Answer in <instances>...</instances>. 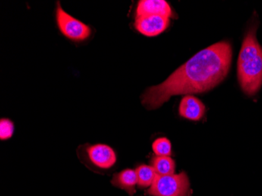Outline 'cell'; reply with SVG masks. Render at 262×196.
I'll list each match as a JSON object with an SVG mask.
<instances>
[{
	"mask_svg": "<svg viewBox=\"0 0 262 196\" xmlns=\"http://www.w3.org/2000/svg\"><path fill=\"white\" fill-rule=\"evenodd\" d=\"M14 133V124L11 121L2 119L0 121V138L1 140L10 139Z\"/></svg>",
	"mask_w": 262,
	"mask_h": 196,
	"instance_id": "13",
	"label": "cell"
},
{
	"mask_svg": "<svg viewBox=\"0 0 262 196\" xmlns=\"http://www.w3.org/2000/svg\"><path fill=\"white\" fill-rule=\"evenodd\" d=\"M135 172L138 178V185L140 188L151 187L157 177V173L152 166L147 165L138 166Z\"/></svg>",
	"mask_w": 262,
	"mask_h": 196,
	"instance_id": "11",
	"label": "cell"
},
{
	"mask_svg": "<svg viewBox=\"0 0 262 196\" xmlns=\"http://www.w3.org/2000/svg\"><path fill=\"white\" fill-rule=\"evenodd\" d=\"M112 184L117 188L124 190L128 194L132 195L136 191L135 186L138 185L136 172L133 169H124L120 173L114 175L112 180Z\"/></svg>",
	"mask_w": 262,
	"mask_h": 196,
	"instance_id": "9",
	"label": "cell"
},
{
	"mask_svg": "<svg viewBox=\"0 0 262 196\" xmlns=\"http://www.w3.org/2000/svg\"><path fill=\"white\" fill-rule=\"evenodd\" d=\"M90 161L101 169H110L116 162V156L113 148L105 144H95L86 149Z\"/></svg>",
	"mask_w": 262,
	"mask_h": 196,
	"instance_id": "6",
	"label": "cell"
},
{
	"mask_svg": "<svg viewBox=\"0 0 262 196\" xmlns=\"http://www.w3.org/2000/svg\"><path fill=\"white\" fill-rule=\"evenodd\" d=\"M206 107L200 100L192 95L182 98L179 105V114L189 120L199 121L204 117Z\"/></svg>",
	"mask_w": 262,
	"mask_h": 196,
	"instance_id": "8",
	"label": "cell"
},
{
	"mask_svg": "<svg viewBox=\"0 0 262 196\" xmlns=\"http://www.w3.org/2000/svg\"><path fill=\"white\" fill-rule=\"evenodd\" d=\"M170 24V18L160 15L138 16L135 27L140 33L152 37L164 32Z\"/></svg>",
	"mask_w": 262,
	"mask_h": 196,
	"instance_id": "5",
	"label": "cell"
},
{
	"mask_svg": "<svg viewBox=\"0 0 262 196\" xmlns=\"http://www.w3.org/2000/svg\"><path fill=\"white\" fill-rule=\"evenodd\" d=\"M142 15H160L174 17L171 7L164 0H141L138 2L136 17Z\"/></svg>",
	"mask_w": 262,
	"mask_h": 196,
	"instance_id": "7",
	"label": "cell"
},
{
	"mask_svg": "<svg viewBox=\"0 0 262 196\" xmlns=\"http://www.w3.org/2000/svg\"><path fill=\"white\" fill-rule=\"evenodd\" d=\"M56 19L61 33L71 40L83 41L91 35V28L66 13L60 4H57Z\"/></svg>",
	"mask_w": 262,
	"mask_h": 196,
	"instance_id": "4",
	"label": "cell"
},
{
	"mask_svg": "<svg viewBox=\"0 0 262 196\" xmlns=\"http://www.w3.org/2000/svg\"><path fill=\"white\" fill-rule=\"evenodd\" d=\"M257 27L249 29L238 59V80L247 95L254 96L262 85V48L256 37Z\"/></svg>",
	"mask_w": 262,
	"mask_h": 196,
	"instance_id": "2",
	"label": "cell"
},
{
	"mask_svg": "<svg viewBox=\"0 0 262 196\" xmlns=\"http://www.w3.org/2000/svg\"><path fill=\"white\" fill-rule=\"evenodd\" d=\"M147 194L151 196H191L189 179L186 173L158 176Z\"/></svg>",
	"mask_w": 262,
	"mask_h": 196,
	"instance_id": "3",
	"label": "cell"
},
{
	"mask_svg": "<svg viewBox=\"0 0 262 196\" xmlns=\"http://www.w3.org/2000/svg\"><path fill=\"white\" fill-rule=\"evenodd\" d=\"M151 166L158 176L174 175L175 163L170 156H156L151 162Z\"/></svg>",
	"mask_w": 262,
	"mask_h": 196,
	"instance_id": "10",
	"label": "cell"
},
{
	"mask_svg": "<svg viewBox=\"0 0 262 196\" xmlns=\"http://www.w3.org/2000/svg\"><path fill=\"white\" fill-rule=\"evenodd\" d=\"M152 150L157 156H170L171 155V144L167 138H158L153 142Z\"/></svg>",
	"mask_w": 262,
	"mask_h": 196,
	"instance_id": "12",
	"label": "cell"
},
{
	"mask_svg": "<svg viewBox=\"0 0 262 196\" xmlns=\"http://www.w3.org/2000/svg\"><path fill=\"white\" fill-rule=\"evenodd\" d=\"M232 57V47L227 41L210 46L178 68L164 82L148 88L141 97V103L152 110L172 96L200 94L213 89L227 76Z\"/></svg>",
	"mask_w": 262,
	"mask_h": 196,
	"instance_id": "1",
	"label": "cell"
}]
</instances>
